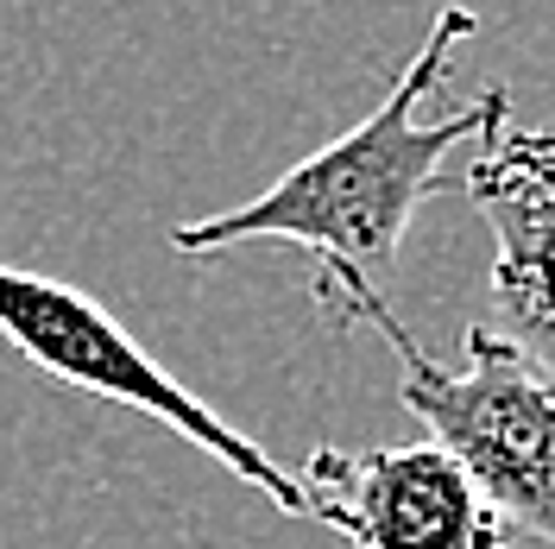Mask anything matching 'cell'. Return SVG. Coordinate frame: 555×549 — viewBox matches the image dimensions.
I'll list each match as a JSON object with an SVG mask.
<instances>
[{
  "instance_id": "1",
  "label": "cell",
  "mask_w": 555,
  "mask_h": 549,
  "mask_svg": "<svg viewBox=\"0 0 555 549\" xmlns=\"http://www.w3.org/2000/svg\"><path fill=\"white\" fill-rule=\"evenodd\" d=\"M480 33L474 7H442L416 44L404 76L391 82L360 127L328 139L304 165L266 183L241 208H221L208 221L177 228V253H234V246H297L310 253V297L335 329H360L366 309L385 304L379 272L398 266V246L411 234L423 196L436 190V171L449 145H486L512 127V89H486L454 114L423 120V102L449 82L461 44Z\"/></svg>"
},
{
  "instance_id": "2",
  "label": "cell",
  "mask_w": 555,
  "mask_h": 549,
  "mask_svg": "<svg viewBox=\"0 0 555 549\" xmlns=\"http://www.w3.org/2000/svg\"><path fill=\"white\" fill-rule=\"evenodd\" d=\"M360 329L398 347V398L480 486L512 537L555 549V379L537 373L499 329L467 322L461 367H436L391 304H373Z\"/></svg>"
},
{
  "instance_id": "3",
  "label": "cell",
  "mask_w": 555,
  "mask_h": 549,
  "mask_svg": "<svg viewBox=\"0 0 555 549\" xmlns=\"http://www.w3.org/2000/svg\"><path fill=\"white\" fill-rule=\"evenodd\" d=\"M0 335L26 354L38 373L64 379V385L89 392V398H107V405L158 417V423L177 430L190 448L215 455V461H221L234 481L253 486L259 499H272L278 512L310 518V499H304L297 474H284L253 436H241L228 417H215L190 385H177L89 291H76L64 278L0 266Z\"/></svg>"
},
{
  "instance_id": "4",
  "label": "cell",
  "mask_w": 555,
  "mask_h": 549,
  "mask_svg": "<svg viewBox=\"0 0 555 549\" xmlns=\"http://www.w3.org/2000/svg\"><path fill=\"white\" fill-rule=\"evenodd\" d=\"M310 518L341 531L353 549H512V531L461 474L449 448L385 443V448H315L304 461Z\"/></svg>"
},
{
  "instance_id": "5",
  "label": "cell",
  "mask_w": 555,
  "mask_h": 549,
  "mask_svg": "<svg viewBox=\"0 0 555 549\" xmlns=\"http://www.w3.org/2000/svg\"><path fill=\"white\" fill-rule=\"evenodd\" d=\"M461 190L492 234L499 335L555 379V127L486 139Z\"/></svg>"
}]
</instances>
